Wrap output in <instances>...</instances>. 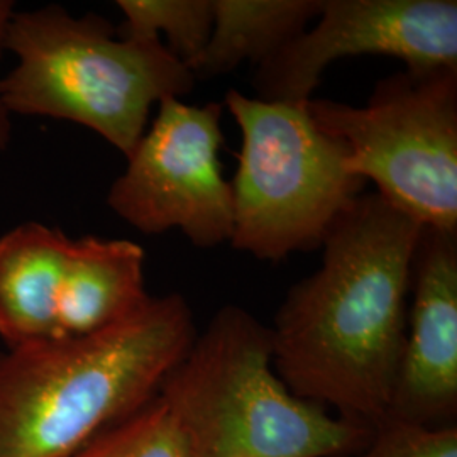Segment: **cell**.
<instances>
[{"label": "cell", "instance_id": "52a82bcc", "mask_svg": "<svg viewBox=\"0 0 457 457\" xmlns=\"http://www.w3.org/2000/svg\"><path fill=\"white\" fill-rule=\"evenodd\" d=\"M158 105L109 190V207L143 234L179 228L200 249L230 243L232 192L219 162L224 104L171 97Z\"/></svg>", "mask_w": 457, "mask_h": 457}, {"label": "cell", "instance_id": "30bf717a", "mask_svg": "<svg viewBox=\"0 0 457 457\" xmlns=\"http://www.w3.org/2000/svg\"><path fill=\"white\" fill-rule=\"evenodd\" d=\"M145 288V249L126 239H73L56 311L54 339L82 337L137 311Z\"/></svg>", "mask_w": 457, "mask_h": 457}, {"label": "cell", "instance_id": "3957f363", "mask_svg": "<svg viewBox=\"0 0 457 457\" xmlns=\"http://www.w3.org/2000/svg\"><path fill=\"white\" fill-rule=\"evenodd\" d=\"M158 396L194 457H344L375 432L295 396L273 368L270 326L239 305L196 332Z\"/></svg>", "mask_w": 457, "mask_h": 457}, {"label": "cell", "instance_id": "5b68a950", "mask_svg": "<svg viewBox=\"0 0 457 457\" xmlns=\"http://www.w3.org/2000/svg\"><path fill=\"white\" fill-rule=\"evenodd\" d=\"M224 107L241 129L230 183L234 249L278 262L322 245L362 194L347 149L313 120L305 102H268L228 90Z\"/></svg>", "mask_w": 457, "mask_h": 457}, {"label": "cell", "instance_id": "9c48e42d", "mask_svg": "<svg viewBox=\"0 0 457 457\" xmlns=\"http://www.w3.org/2000/svg\"><path fill=\"white\" fill-rule=\"evenodd\" d=\"M456 419L457 232L424 228L411 266L405 347L385 420L442 428L456 427Z\"/></svg>", "mask_w": 457, "mask_h": 457}, {"label": "cell", "instance_id": "8992f818", "mask_svg": "<svg viewBox=\"0 0 457 457\" xmlns=\"http://www.w3.org/2000/svg\"><path fill=\"white\" fill-rule=\"evenodd\" d=\"M309 111L353 175L422 228L457 232V68H403L366 105L311 98Z\"/></svg>", "mask_w": 457, "mask_h": 457}, {"label": "cell", "instance_id": "5bb4252c", "mask_svg": "<svg viewBox=\"0 0 457 457\" xmlns=\"http://www.w3.org/2000/svg\"><path fill=\"white\" fill-rule=\"evenodd\" d=\"M71 457H194L175 419L156 395L107 427Z\"/></svg>", "mask_w": 457, "mask_h": 457}, {"label": "cell", "instance_id": "9a60e30c", "mask_svg": "<svg viewBox=\"0 0 457 457\" xmlns=\"http://www.w3.org/2000/svg\"><path fill=\"white\" fill-rule=\"evenodd\" d=\"M344 457H457V425L430 428L385 420L366 447Z\"/></svg>", "mask_w": 457, "mask_h": 457}, {"label": "cell", "instance_id": "277c9868", "mask_svg": "<svg viewBox=\"0 0 457 457\" xmlns=\"http://www.w3.org/2000/svg\"><path fill=\"white\" fill-rule=\"evenodd\" d=\"M4 48L17 66L0 80L12 114L70 120L97 132L126 158L146 132L151 107L195 88V75L158 39L115 33L97 14L60 5L11 16Z\"/></svg>", "mask_w": 457, "mask_h": 457}, {"label": "cell", "instance_id": "8fae6325", "mask_svg": "<svg viewBox=\"0 0 457 457\" xmlns=\"http://www.w3.org/2000/svg\"><path fill=\"white\" fill-rule=\"evenodd\" d=\"M71 241L39 222H24L0 237V337L7 349L54 339Z\"/></svg>", "mask_w": 457, "mask_h": 457}, {"label": "cell", "instance_id": "7a4b0ae2", "mask_svg": "<svg viewBox=\"0 0 457 457\" xmlns=\"http://www.w3.org/2000/svg\"><path fill=\"white\" fill-rule=\"evenodd\" d=\"M180 294L149 296L94 334L0 354V457H71L154 398L195 341Z\"/></svg>", "mask_w": 457, "mask_h": 457}, {"label": "cell", "instance_id": "4fadbf2b", "mask_svg": "<svg viewBox=\"0 0 457 457\" xmlns=\"http://www.w3.org/2000/svg\"><path fill=\"white\" fill-rule=\"evenodd\" d=\"M124 22L119 36L158 39L190 68L209 43L213 28V0H119Z\"/></svg>", "mask_w": 457, "mask_h": 457}, {"label": "cell", "instance_id": "2e32d148", "mask_svg": "<svg viewBox=\"0 0 457 457\" xmlns=\"http://www.w3.org/2000/svg\"><path fill=\"white\" fill-rule=\"evenodd\" d=\"M14 14V5L9 0H0V51L5 45V33L11 16ZM11 112L5 109V105L0 100V151L5 149L11 141Z\"/></svg>", "mask_w": 457, "mask_h": 457}, {"label": "cell", "instance_id": "ba28073f", "mask_svg": "<svg viewBox=\"0 0 457 457\" xmlns=\"http://www.w3.org/2000/svg\"><path fill=\"white\" fill-rule=\"evenodd\" d=\"M361 54L457 68L456 0H324L313 28L256 65V98L311 100L327 66Z\"/></svg>", "mask_w": 457, "mask_h": 457}, {"label": "cell", "instance_id": "6da1fadb", "mask_svg": "<svg viewBox=\"0 0 457 457\" xmlns=\"http://www.w3.org/2000/svg\"><path fill=\"white\" fill-rule=\"evenodd\" d=\"M422 228L376 192L328 228L320 266L288 290L270 326L273 368L295 396L371 428L386 419Z\"/></svg>", "mask_w": 457, "mask_h": 457}, {"label": "cell", "instance_id": "7c38bea8", "mask_svg": "<svg viewBox=\"0 0 457 457\" xmlns=\"http://www.w3.org/2000/svg\"><path fill=\"white\" fill-rule=\"evenodd\" d=\"M322 5L324 0H213L212 33L192 73L213 79L245 62L260 65L303 33Z\"/></svg>", "mask_w": 457, "mask_h": 457}]
</instances>
